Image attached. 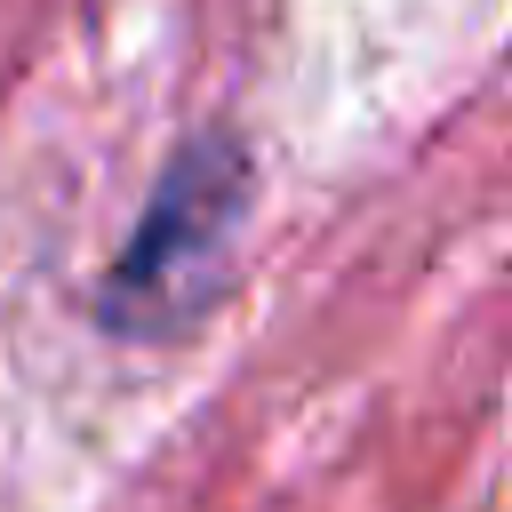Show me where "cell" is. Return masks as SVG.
Instances as JSON below:
<instances>
[{"mask_svg":"<svg viewBox=\"0 0 512 512\" xmlns=\"http://www.w3.org/2000/svg\"><path fill=\"white\" fill-rule=\"evenodd\" d=\"M256 200V168L248 144L232 128H200L168 152L128 248L104 264L96 280V320L128 344H176L192 336L224 288H232V256H240V224Z\"/></svg>","mask_w":512,"mask_h":512,"instance_id":"obj_1","label":"cell"}]
</instances>
